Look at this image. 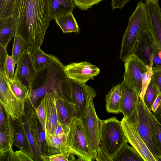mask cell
I'll list each match as a JSON object with an SVG mask.
<instances>
[{"mask_svg":"<svg viewBox=\"0 0 161 161\" xmlns=\"http://www.w3.org/2000/svg\"><path fill=\"white\" fill-rule=\"evenodd\" d=\"M149 19V32L155 46L161 49V8L159 0H145Z\"/></svg>","mask_w":161,"mask_h":161,"instance_id":"5bb4252c","label":"cell"},{"mask_svg":"<svg viewBox=\"0 0 161 161\" xmlns=\"http://www.w3.org/2000/svg\"><path fill=\"white\" fill-rule=\"evenodd\" d=\"M64 33H80V29L72 12L55 20Z\"/></svg>","mask_w":161,"mask_h":161,"instance_id":"83f0119b","label":"cell"},{"mask_svg":"<svg viewBox=\"0 0 161 161\" xmlns=\"http://www.w3.org/2000/svg\"><path fill=\"white\" fill-rule=\"evenodd\" d=\"M123 82L112 87L106 96V111L118 114L121 112Z\"/></svg>","mask_w":161,"mask_h":161,"instance_id":"44dd1931","label":"cell"},{"mask_svg":"<svg viewBox=\"0 0 161 161\" xmlns=\"http://www.w3.org/2000/svg\"><path fill=\"white\" fill-rule=\"evenodd\" d=\"M50 15L55 20L73 12L75 5L73 0H49Z\"/></svg>","mask_w":161,"mask_h":161,"instance_id":"cb8c5ba5","label":"cell"},{"mask_svg":"<svg viewBox=\"0 0 161 161\" xmlns=\"http://www.w3.org/2000/svg\"><path fill=\"white\" fill-rule=\"evenodd\" d=\"M153 70L150 82L156 87L159 93L161 92V68Z\"/></svg>","mask_w":161,"mask_h":161,"instance_id":"f35d334b","label":"cell"},{"mask_svg":"<svg viewBox=\"0 0 161 161\" xmlns=\"http://www.w3.org/2000/svg\"><path fill=\"white\" fill-rule=\"evenodd\" d=\"M36 113L41 124L44 130L46 131V115L45 105L44 99L43 98L41 100L39 104L35 108Z\"/></svg>","mask_w":161,"mask_h":161,"instance_id":"836d02e7","label":"cell"},{"mask_svg":"<svg viewBox=\"0 0 161 161\" xmlns=\"http://www.w3.org/2000/svg\"><path fill=\"white\" fill-rule=\"evenodd\" d=\"M121 122L128 142L135 148L144 161H157L139 134L136 124L124 117Z\"/></svg>","mask_w":161,"mask_h":161,"instance_id":"8fae6325","label":"cell"},{"mask_svg":"<svg viewBox=\"0 0 161 161\" xmlns=\"http://www.w3.org/2000/svg\"><path fill=\"white\" fill-rule=\"evenodd\" d=\"M46 133V156L60 153H69L72 154L67 142V134L55 135L47 132Z\"/></svg>","mask_w":161,"mask_h":161,"instance_id":"d6986e66","label":"cell"},{"mask_svg":"<svg viewBox=\"0 0 161 161\" xmlns=\"http://www.w3.org/2000/svg\"><path fill=\"white\" fill-rule=\"evenodd\" d=\"M152 59L151 60L149 69L147 71L143 73L142 76V86L140 97L143 100L145 92L148 86L151 82V77L153 74Z\"/></svg>","mask_w":161,"mask_h":161,"instance_id":"d6a6232c","label":"cell"},{"mask_svg":"<svg viewBox=\"0 0 161 161\" xmlns=\"http://www.w3.org/2000/svg\"><path fill=\"white\" fill-rule=\"evenodd\" d=\"M72 154L69 153H60L46 156L44 161H68L69 156Z\"/></svg>","mask_w":161,"mask_h":161,"instance_id":"8d00e7d4","label":"cell"},{"mask_svg":"<svg viewBox=\"0 0 161 161\" xmlns=\"http://www.w3.org/2000/svg\"><path fill=\"white\" fill-rule=\"evenodd\" d=\"M0 161H18L15 152L12 148L6 153L0 156Z\"/></svg>","mask_w":161,"mask_h":161,"instance_id":"7bdbcfd3","label":"cell"},{"mask_svg":"<svg viewBox=\"0 0 161 161\" xmlns=\"http://www.w3.org/2000/svg\"><path fill=\"white\" fill-rule=\"evenodd\" d=\"M0 101L6 115L13 120L22 117L23 108L12 90L4 71L0 70Z\"/></svg>","mask_w":161,"mask_h":161,"instance_id":"9c48e42d","label":"cell"},{"mask_svg":"<svg viewBox=\"0 0 161 161\" xmlns=\"http://www.w3.org/2000/svg\"><path fill=\"white\" fill-rule=\"evenodd\" d=\"M97 94L93 89L89 94L87 98V109L85 115L81 119L94 160L100 145V120L96 114L93 103V98Z\"/></svg>","mask_w":161,"mask_h":161,"instance_id":"ba28073f","label":"cell"},{"mask_svg":"<svg viewBox=\"0 0 161 161\" xmlns=\"http://www.w3.org/2000/svg\"><path fill=\"white\" fill-rule=\"evenodd\" d=\"M8 79L12 90L22 106L25 108L26 102L29 96V89L17 80L14 79L12 80Z\"/></svg>","mask_w":161,"mask_h":161,"instance_id":"f1b7e54d","label":"cell"},{"mask_svg":"<svg viewBox=\"0 0 161 161\" xmlns=\"http://www.w3.org/2000/svg\"><path fill=\"white\" fill-rule=\"evenodd\" d=\"M0 109V128H1L4 125L6 122V118L5 117L3 107L1 104Z\"/></svg>","mask_w":161,"mask_h":161,"instance_id":"c3c4849f","label":"cell"},{"mask_svg":"<svg viewBox=\"0 0 161 161\" xmlns=\"http://www.w3.org/2000/svg\"><path fill=\"white\" fill-rule=\"evenodd\" d=\"M18 161H33L32 156L27 152L19 149L15 152Z\"/></svg>","mask_w":161,"mask_h":161,"instance_id":"b9f144b4","label":"cell"},{"mask_svg":"<svg viewBox=\"0 0 161 161\" xmlns=\"http://www.w3.org/2000/svg\"><path fill=\"white\" fill-rule=\"evenodd\" d=\"M69 130V126L62 123L59 119L56 128L53 134L55 135L67 134Z\"/></svg>","mask_w":161,"mask_h":161,"instance_id":"60d3db41","label":"cell"},{"mask_svg":"<svg viewBox=\"0 0 161 161\" xmlns=\"http://www.w3.org/2000/svg\"><path fill=\"white\" fill-rule=\"evenodd\" d=\"M161 106V92L159 93L155 100L151 108V111L154 113Z\"/></svg>","mask_w":161,"mask_h":161,"instance_id":"7dc6e473","label":"cell"},{"mask_svg":"<svg viewBox=\"0 0 161 161\" xmlns=\"http://www.w3.org/2000/svg\"><path fill=\"white\" fill-rule=\"evenodd\" d=\"M113 161H144L135 148L125 143L115 156Z\"/></svg>","mask_w":161,"mask_h":161,"instance_id":"4316f807","label":"cell"},{"mask_svg":"<svg viewBox=\"0 0 161 161\" xmlns=\"http://www.w3.org/2000/svg\"><path fill=\"white\" fill-rule=\"evenodd\" d=\"M27 48L23 40L16 34L14 36L11 55L16 64L21 56L25 52Z\"/></svg>","mask_w":161,"mask_h":161,"instance_id":"f546056e","label":"cell"},{"mask_svg":"<svg viewBox=\"0 0 161 161\" xmlns=\"http://www.w3.org/2000/svg\"><path fill=\"white\" fill-rule=\"evenodd\" d=\"M64 70L69 79L82 83L93 79L100 73L98 67L86 61L72 63L64 66Z\"/></svg>","mask_w":161,"mask_h":161,"instance_id":"4fadbf2b","label":"cell"},{"mask_svg":"<svg viewBox=\"0 0 161 161\" xmlns=\"http://www.w3.org/2000/svg\"><path fill=\"white\" fill-rule=\"evenodd\" d=\"M155 47V45L149 31H145L140 36L133 54L149 68Z\"/></svg>","mask_w":161,"mask_h":161,"instance_id":"e0dca14e","label":"cell"},{"mask_svg":"<svg viewBox=\"0 0 161 161\" xmlns=\"http://www.w3.org/2000/svg\"><path fill=\"white\" fill-rule=\"evenodd\" d=\"M6 117L5 124L0 128V156L12 148L14 141L13 120L9 116Z\"/></svg>","mask_w":161,"mask_h":161,"instance_id":"ffe728a7","label":"cell"},{"mask_svg":"<svg viewBox=\"0 0 161 161\" xmlns=\"http://www.w3.org/2000/svg\"><path fill=\"white\" fill-rule=\"evenodd\" d=\"M60 97H61L57 91L54 90L47 92L43 97L45 105L46 133L53 134L56 128L60 118L56 107V101Z\"/></svg>","mask_w":161,"mask_h":161,"instance_id":"2e32d148","label":"cell"},{"mask_svg":"<svg viewBox=\"0 0 161 161\" xmlns=\"http://www.w3.org/2000/svg\"><path fill=\"white\" fill-rule=\"evenodd\" d=\"M67 140L72 154L76 155L79 160H94L81 119L76 116L73 119L69 125Z\"/></svg>","mask_w":161,"mask_h":161,"instance_id":"8992f818","label":"cell"},{"mask_svg":"<svg viewBox=\"0 0 161 161\" xmlns=\"http://www.w3.org/2000/svg\"><path fill=\"white\" fill-rule=\"evenodd\" d=\"M13 122L15 130L14 141L13 144L32 157L31 150L24 126L22 117L13 120Z\"/></svg>","mask_w":161,"mask_h":161,"instance_id":"603a6c76","label":"cell"},{"mask_svg":"<svg viewBox=\"0 0 161 161\" xmlns=\"http://www.w3.org/2000/svg\"><path fill=\"white\" fill-rule=\"evenodd\" d=\"M157 120L161 124V106L154 113H152Z\"/></svg>","mask_w":161,"mask_h":161,"instance_id":"681fc988","label":"cell"},{"mask_svg":"<svg viewBox=\"0 0 161 161\" xmlns=\"http://www.w3.org/2000/svg\"><path fill=\"white\" fill-rule=\"evenodd\" d=\"M95 160L97 161H113L111 158L107 153L99 147L97 152Z\"/></svg>","mask_w":161,"mask_h":161,"instance_id":"ee69618b","label":"cell"},{"mask_svg":"<svg viewBox=\"0 0 161 161\" xmlns=\"http://www.w3.org/2000/svg\"><path fill=\"white\" fill-rule=\"evenodd\" d=\"M103 0H73L75 6L81 10H86Z\"/></svg>","mask_w":161,"mask_h":161,"instance_id":"d590c367","label":"cell"},{"mask_svg":"<svg viewBox=\"0 0 161 161\" xmlns=\"http://www.w3.org/2000/svg\"><path fill=\"white\" fill-rule=\"evenodd\" d=\"M8 55L7 47L3 46L0 44V70L4 71V65Z\"/></svg>","mask_w":161,"mask_h":161,"instance_id":"f6af8a7d","label":"cell"},{"mask_svg":"<svg viewBox=\"0 0 161 161\" xmlns=\"http://www.w3.org/2000/svg\"><path fill=\"white\" fill-rule=\"evenodd\" d=\"M152 59L153 70L161 68V49L155 46Z\"/></svg>","mask_w":161,"mask_h":161,"instance_id":"74e56055","label":"cell"},{"mask_svg":"<svg viewBox=\"0 0 161 161\" xmlns=\"http://www.w3.org/2000/svg\"><path fill=\"white\" fill-rule=\"evenodd\" d=\"M17 31L16 22L13 15L0 18V44L7 47Z\"/></svg>","mask_w":161,"mask_h":161,"instance_id":"7402d4cb","label":"cell"},{"mask_svg":"<svg viewBox=\"0 0 161 161\" xmlns=\"http://www.w3.org/2000/svg\"><path fill=\"white\" fill-rule=\"evenodd\" d=\"M70 83L75 116L81 119L86 112L88 96L93 88L86 83L70 79Z\"/></svg>","mask_w":161,"mask_h":161,"instance_id":"7c38bea8","label":"cell"},{"mask_svg":"<svg viewBox=\"0 0 161 161\" xmlns=\"http://www.w3.org/2000/svg\"><path fill=\"white\" fill-rule=\"evenodd\" d=\"M124 62L125 72L123 80L140 95L142 76L149 67L133 54L126 59Z\"/></svg>","mask_w":161,"mask_h":161,"instance_id":"30bf717a","label":"cell"},{"mask_svg":"<svg viewBox=\"0 0 161 161\" xmlns=\"http://www.w3.org/2000/svg\"><path fill=\"white\" fill-rule=\"evenodd\" d=\"M16 64V68L13 79L19 81L30 91L36 71L32 62L29 49L27 48Z\"/></svg>","mask_w":161,"mask_h":161,"instance_id":"9a60e30c","label":"cell"},{"mask_svg":"<svg viewBox=\"0 0 161 161\" xmlns=\"http://www.w3.org/2000/svg\"><path fill=\"white\" fill-rule=\"evenodd\" d=\"M54 90L72 103L70 79L65 72L64 66L55 56L44 68L36 72L28 99L35 108L46 93Z\"/></svg>","mask_w":161,"mask_h":161,"instance_id":"7a4b0ae2","label":"cell"},{"mask_svg":"<svg viewBox=\"0 0 161 161\" xmlns=\"http://www.w3.org/2000/svg\"><path fill=\"white\" fill-rule=\"evenodd\" d=\"M56 105L60 121L69 126L75 116L73 104L60 97L56 101Z\"/></svg>","mask_w":161,"mask_h":161,"instance_id":"d4e9b609","label":"cell"},{"mask_svg":"<svg viewBox=\"0 0 161 161\" xmlns=\"http://www.w3.org/2000/svg\"><path fill=\"white\" fill-rule=\"evenodd\" d=\"M15 64L11 56L8 55L5 63L4 69L6 75L8 80L13 79Z\"/></svg>","mask_w":161,"mask_h":161,"instance_id":"e575fe53","label":"cell"},{"mask_svg":"<svg viewBox=\"0 0 161 161\" xmlns=\"http://www.w3.org/2000/svg\"><path fill=\"white\" fill-rule=\"evenodd\" d=\"M123 89L121 105V113L124 117H129L138 105L140 95L129 87L123 80Z\"/></svg>","mask_w":161,"mask_h":161,"instance_id":"ac0fdd59","label":"cell"},{"mask_svg":"<svg viewBox=\"0 0 161 161\" xmlns=\"http://www.w3.org/2000/svg\"><path fill=\"white\" fill-rule=\"evenodd\" d=\"M128 142L121 121L115 117L100 120V147L111 158Z\"/></svg>","mask_w":161,"mask_h":161,"instance_id":"5b68a950","label":"cell"},{"mask_svg":"<svg viewBox=\"0 0 161 161\" xmlns=\"http://www.w3.org/2000/svg\"><path fill=\"white\" fill-rule=\"evenodd\" d=\"M16 0H0V18L14 15Z\"/></svg>","mask_w":161,"mask_h":161,"instance_id":"1f68e13d","label":"cell"},{"mask_svg":"<svg viewBox=\"0 0 161 161\" xmlns=\"http://www.w3.org/2000/svg\"><path fill=\"white\" fill-rule=\"evenodd\" d=\"M16 34L30 50L40 47L50 21L49 0H16L14 14Z\"/></svg>","mask_w":161,"mask_h":161,"instance_id":"6da1fadb","label":"cell"},{"mask_svg":"<svg viewBox=\"0 0 161 161\" xmlns=\"http://www.w3.org/2000/svg\"><path fill=\"white\" fill-rule=\"evenodd\" d=\"M159 93L156 87L150 82L147 86L143 98L145 104L150 111L153 102Z\"/></svg>","mask_w":161,"mask_h":161,"instance_id":"4dcf8cb0","label":"cell"},{"mask_svg":"<svg viewBox=\"0 0 161 161\" xmlns=\"http://www.w3.org/2000/svg\"><path fill=\"white\" fill-rule=\"evenodd\" d=\"M22 118L34 161H43L40 136L43 128L38 119L35 108L28 99L26 102L25 113Z\"/></svg>","mask_w":161,"mask_h":161,"instance_id":"52a82bcc","label":"cell"},{"mask_svg":"<svg viewBox=\"0 0 161 161\" xmlns=\"http://www.w3.org/2000/svg\"><path fill=\"white\" fill-rule=\"evenodd\" d=\"M152 113L156 131L157 142L161 154V124L157 120L152 112Z\"/></svg>","mask_w":161,"mask_h":161,"instance_id":"ab89813d","label":"cell"},{"mask_svg":"<svg viewBox=\"0 0 161 161\" xmlns=\"http://www.w3.org/2000/svg\"><path fill=\"white\" fill-rule=\"evenodd\" d=\"M130 0H112L111 6L113 9H121Z\"/></svg>","mask_w":161,"mask_h":161,"instance_id":"bcb514c9","label":"cell"},{"mask_svg":"<svg viewBox=\"0 0 161 161\" xmlns=\"http://www.w3.org/2000/svg\"><path fill=\"white\" fill-rule=\"evenodd\" d=\"M125 118L136 124L139 134L153 157L157 161H161L152 113L142 98L132 113Z\"/></svg>","mask_w":161,"mask_h":161,"instance_id":"277c9868","label":"cell"},{"mask_svg":"<svg viewBox=\"0 0 161 161\" xmlns=\"http://www.w3.org/2000/svg\"><path fill=\"white\" fill-rule=\"evenodd\" d=\"M33 64L36 72L44 68L53 59L54 56L44 53L40 47L30 50Z\"/></svg>","mask_w":161,"mask_h":161,"instance_id":"484cf974","label":"cell"},{"mask_svg":"<svg viewBox=\"0 0 161 161\" xmlns=\"http://www.w3.org/2000/svg\"><path fill=\"white\" fill-rule=\"evenodd\" d=\"M150 26L145 3L139 1L129 18L127 27L124 34L119 53L122 61L132 54L141 34L145 31H149Z\"/></svg>","mask_w":161,"mask_h":161,"instance_id":"3957f363","label":"cell"}]
</instances>
